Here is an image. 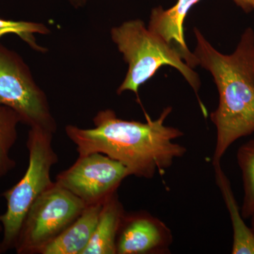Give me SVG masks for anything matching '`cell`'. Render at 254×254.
<instances>
[{
    "mask_svg": "<svg viewBox=\"0 0 254 254\" xmlns=\"http://www.w3.org/2000/svg\"><path fill=\"white\" fill-rule=\"evenodd\" d=\"M3 233V227L1 224L0 223V237L2 235ZM2 247H1V239H0V254H3Z\"/></svg>",
    "mask_w": 254,
    "mask_h": 254,
    "instance_id": "18",
    "label": "cell"
},
{
    "mask_svg": "<svg viewBox=\"0 0 254 254\" xmlns=\"http://www.w3.org/2000/svg\"><path fill=\"white\" fill-rule=\"evenodd\" d=\"M103 204L88 205L61 234L39 254H82L89 244Z\"/></svg>",
    "mask_w": 254,
    "mask_h": 254,
    "instance_id": "10",
    "label": "cell"
},
{
    "mask_svg": "<svg viewBox=\"0 0 254 254\" xmlns=\"http://www.w3.org/2000/svg\"><path fill=\"white\" fill-rule=\"evenodd\" d=\"M22 123L21 117L9 107L0 105V179L16 167L10 151L18 139L17 127Z\"/></svg>",
    "mask_w": 254,
    "mask_h": 254,
    "instance_id": "13",
    "label": "cell"
},
{
    "mask_svg": "<svg viewBox=\"0 0 254 254\" xmlns=\"http://www.w3.org/2000/svg\"><path fill=\"white\" fill-rule=\"evenodd\" d=\"M73 4L76 5V6H80L86 1V0H69Z\"/></svg>",
    "mask_w": 254,
    "mask_h": 254,
    "instance_id": "17",
    "label": "cell"
},
{
    "mask_svg": "<svg viewBox=\"0 0 254 254\" xmlns=\"http://www.w3.org/2000/svg\"><path fill=\"white\" fill-rule=\"evenodd\" d=\"M237 161L243 183L244 196L241 213L244 218L249 219L254 213V138L238 148Z\"/></svg>",
    "mask_w": 254,
    "mask_h": 254,
    "instance_id": "14",
    "label": "cell"
},
{
    "mask_svg": "<svg viewBox=\"0 0 254 254\" xmlns=\"http://www.w3.org/2000/svg\"><path fill=\"white\" fill-rule=\"evenodd\" d=\"M111 38L128 65L126 77L117 93L121 95L131 91L138 97V89L163 66H170L180 71L198 97V103L205 118L208 114L198 96L199 76L190 67L180 52L145 26L141 20L126 21L112 28Z\"/></svg>",
    "mask_w": 254,
    "mask_h": 254,
    "instance_id": "3",
    "label": "cell"
},
{
    "mask_svg": "<svg viewBox=\"0 0 254 254\" xmlns=\"http://www.w3.org/2000/svg\"><path fill=\"white\" fill-rule=\"evenodd\" d=\"M53 138L51 132L37 127L30 128L26 141L27 170L18 183L1 193L6 200V212L0 215L4 253L14 250L25 215L37 198L54 183L50 172L58 163V156L53 147Z\"/></svg>",
    "mask_w": 254,
    "mask_h": 254,
    "instance_id": "4",
    "label": "cell"
},
{
    "mask_svg": "<svg viewBox=\"0 0 254 254\" xmlns=\"http://www.w3.org/2000/svg\"><path fill=\"white\" fill-rule=\"evenodd\" d=\"M172 111L167 107L155 120L145 114L143 123L122 120L113 110H100L93 118V128L67 125L65 132L78 155L103 153L123 163L130 175L150 180L157 173L163 175L187 152L186 147L174 142L184 132L165 125Z\"/></svg>",
    "mask_w": 254,
    "mask_h": 254,
    "instance_id": "1",
    "label": "cell"
},
{
    "mask_svg": "<svg viewBox=\"0 0 254 254\" xmlns=\"http://www.w3.org/2000/svg\"><path fill=\"white\" fill-rule=\"evenodd\" d=\"M246 13H250L254 10V0H232Z\"/></svg>",
    "mask_w": 254,
    "mask_h": 254,
    "instance_id": "16",
    "label": "cell"
},
{
    "mask_svg": "<svg viewBox=\"0 0 254 254\" xmlns=\"http://www.w3.org/2000/svg\"><path fill=\"white\" fill-rule=\"evenodd\" d=\"M125 213L117 192L103 203L93 236L82 254H116L117 237Z\"/></svg>",
    "mask_w": 254,
    "mask_h": 254,
    "instance_id": "11",
    "label": "cell"
},
{
    "mask_svg": "<svg viewBox=\"0 0 254 254\" xmlns=\"http://www.w3.org/2000/svg\"><path fill=\"white\" fill-rule=\"evenodd\" d=\"M78 197L54 182L25 215L14 250L17 254H39L86 208Z\"/></svg>",
    "mask_w": 254,
    "mask_h": 254,
    "instance_id": "5",
    "label": "cell"
},
{
    "mask_svg": "<svg viewBox=\"0 0 254 254\" xmlns=\"http://www.w3.org/2000/svg\"><path fill=\"white\" fill-rule=\"evenodd\" d=\"M0 105L9 107L30 128L56 133L58 125L46 93L37 85L31 70L16 52L0 43Z\"/></svg>",
    "mask_w": 254,
    "mask_h": 254,
    "instance_id": "6",
    "label": "cell"
},
{
    "mask_svg": "<svg viewBox=\"0 0 254 254\" xmlns=\"http://www.w3.org/2000/svg\"><path fill=\"white\" fill-rule=\"evenodd\" d=\"M201 0H177L176 4L168 9L158 6L152 10L148 28L161 36L175 47L185 63L193 68L198 66V60L189 49L185 41L184 23L189 11Z\"/></svg>",
    "mask_w": 254,
    "mask_h": 254,
    "instance_id": "9",
    "label": "cell"
},
{
    "mask_svg": "<svg viewBox=\"0 0 254 254\" xmlns=\"http://www.w3.org/2000/svg\"><path fill=\"white\" fill-rule=\"evenodd\" d=\"M173 243L171 230L147 211L127 212L119 229L116 254H168Z\"/></svg>",
    "mask_w": 254,
    "mask_h": 254,
    "instance_id": "8",
    "label": "cell"
},
{
    "mask_svg": "<svg viewBox=\"0 0 254 254\" xmlns=\"http://www.w3.org/2000/svg\"><path fill=\"white\" fill-rule=\"evenodd\" d=\"M50 29L41 23L25 21H13L0 18V38L8 34H15L27 43L33 50L46 53V49L37 44L35 34L46 35Z\"/></svg>",
    "mask_w": 254,
    "mask_h": 254,
    "instance_id": "15",
    "label": "cell"
},
{
    "mask_svg": "<svg viewBox=\"0 0 254 254\" xmlns=\"http://www.w3.org/2000/svg\"><path fill=\"white\" fill-rule=\"evenodd\" d=\"M128 176L123 163L103 153H93L79 155L73 165L58 174L56 182L88 206L103 204Z\"/></svg>",
    "mask_w": 254,
    "mask_h": 254,
    "instance_id": "7",
    "label": "cell"
},
{
    "mask_svg": "<svg viewBox=\"0 0 254 254\" xmlns=\"http://www.w3.org/2000/svg\"><path fill=\"white\" fill-rule=\"evenodd\" d=\"M251 220H252V229L254 232V213L252 215V216L251 217Z\"/></svg>",
    "mask_w": 254,
    "mask_h": 254,
    "instance_id": "19",
    "label": "cell"
},
{
    "mask_svg": "<svg viewBox=\"0 0 254 254\" xmlns=\"http://www.w3.org/2000/svg\"><path fill=\"white\" fill-rule=\"evenodd\" d=\"M217 186L222 193V198L231 220L233 230L232 254H254V232L252 227L246 225L239 208L231 184L222 170L221 163L213 165Z\"/></svg>",
    "mask_w": 254,
    "mask_h": 254,
    "instance_id": "12",
    "label": "cell"
},
{
    "mask_svg": "<svg viewBox=\"0 0 254 254\" xmlns=\"http://www.w3.org/2000/svg\"><path fill=\"white\" fill-rule=\"evenodd\" d=\"M194 54L198 64L213 76L219 93L218 108L210 115L217 136L212 163H221L228 148L254 133V31H244L236 49L225 55L197 28Z\"/></svg>",
    "mask_w": 254,
    "mask_h": 254,
    "instance_id": "2",
    "label": "cell"
}]
</instances>
